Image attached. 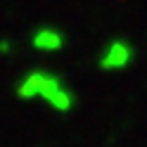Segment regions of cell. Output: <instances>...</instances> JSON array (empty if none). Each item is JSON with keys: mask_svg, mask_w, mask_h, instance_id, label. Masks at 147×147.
I'll list each match as a JSON object with an SVG mask.
<instances>
[{"mask_svg": "<svg viewBox=\"0 0 147 147\" xmlns=\"http://www.w3.org/2000/svg\"><path fill=\"white\" fill-rule=\"evenodd\" d=\"M24 97H43L52 109L57 112H71L74 109V95L71 90L62 88L59 78L48 76V74H33V76L26 81V86L22 88Z\"/></svg>", "mask_w": 147, "mask_h": 147, "instance_id": "cell-1", "label": "cell"}, {"mask_svg": "<svg viewBox=\"0 0 147 147\" xmlns=\"http://www.w3.org/2000/svg\"><path fill=\"white\" fill-rule=\"evenodd\" d=\"M131 59H133L131 45L123 43V40H112V43L105 48L100 64H102L105 69H121V67H126Z\"/></svg>", "mask_w": 147, "mask_h": 147, "instance_id": "cell-2", "label": "cell"}, {"mask_svg": "<svg viewBox=\"0 0 147 147\" xmlns=\"http://www.w3.org/2000/svg\"><path fill=\"white\" fill-rule=\"evenodd\" d=\"M36 45L38 48H43V50H57L59 45H62V36L57 33V31H43V33H38V38H36Z\"/></svg>", "mask_w": 147, "mask_h": 147, "instance_id": "cell-3", "label": "cell"}]
</instances>
